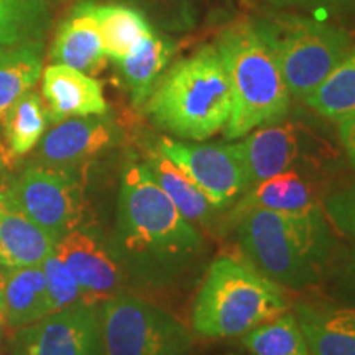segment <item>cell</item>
Here are the masks:
<instances>
[{
    "label": "cell",
    "instance_id": "e575fe53",
    "mask_svg": "<svg viewBox=\"0 0 355 355\" xmlns=\"http://www.w3.org/2000/svg\"><path fill=\"white\" fill-rule=\"evenodd\" d=\"M222 355H241V354H234V352H230V354H222Z\"/></svg>",
    "mask_w": 355,
    "mask_h": 355
},
{
    "label": "cell",
    "instance_id": "1f68e13d",
    "mask_svg": "<svg viewBox=\"0 0 355 355\" xmlns=\"http://www.w3.org/2000/svg\"><path fill=\"white\" fill-rule=\"evenodd\" d=\"M350 272H352L354 278H355V250H354V254H352V261H350Z\"/></svg>",
    "mask_w": 355,
    "mask_h": 355
},
{
    "label": "cell",
    "instance_id": "ffe728a7",
    "mask_svg": "<svg viewBox=\"0 0 355 355\" xmlns=\"http://www.w3.org/2000/svg\"><path fill=\"white\" fill-rule=\"evenodd\" d=\"M145 166L183 217L193 224L207 229L214 227L220 209H217L181 168L170 162L158 148L148 155Z\"/></svg>",
    "mask_w": 355,
    "mask_h": 355
},
{
    "label": "cell",
    "instance_id": "6da1fadb",
    "mask_svg": "<svg viewBox=\"0 0 355 355\" xmlns=\"http://www.w3.org/2000/svg\"><path fill=\"white\" fill-rule=\"evenodd\" d=\"M117 241L133 272L158 288L176 285L206 255L202 234L140 163H128L122 173Z\"/></svg>",
    "mask_w": 355,
    "mask_h": 355
},
{
    "label": "cell",
    "instance_id": "d590c367",
    "mask_svg": "<svg viewBox=\"0 0 355 355\" xmlns=\"http://www.w3.org/2000/svg\"><path fill=\"white\" fill-rule=\"evenodd\" d=\"M0 266H2V263H0Z\"/></svg>",
    "mask_w": 355,
    "mask_h": 355
},
{
    "label": "cell",
    "instance_id": "ba28073f",
    "mask_svg": "<svg viewBox=\"0 0 355 355\" xmlns=\"http://www.w3.org/2000/svg\"><path fill=\"white\" fill-rule=\"evenodd\" d=\"M15 207L48 230L58 242L78 229L84 216V191L76 175L46 166H30L3 191Z\"/></svg>",
    "mask_w": 355,
    "mask_h": 355
},
{
    "label": "cell",
    "instance_id": "9c48e42d",
    "mask_svg": "<svg viewBox=\"0 0 355 355\" xmlns=\"http://www.w3.org/2000/svg\"><path fill=\"white\" fill-rule=\"evenodd\" d=\"M158 150L181 168L217 209L237 202L250 188L239 144H186L162 139Z\"/></svg>",
    "mask_w": 355,
    "mask_h": 355
},
{
    "label": "cell",
    "instance_id": "8d00e7d4",
    "mask_svg": "<svg viewBox=\"0 0 355 355\" xmlns=\"http://www.w3.org/2000/svg\"><path fill=\"white\" fill-rule=\"evenodd\" d=\"M0 327H2V326H0Z\"/></svg>",
    "mask_w": 355,
    "mask_h": 355
},
{
    "label": "cell",
    "instance_id": "2e32d148",
    "mask_svg": "<svg viewBox=\"0 0 355 355\" xmlns=\"http://www.w3.org/2000/svg\"><path fill=\"white\" fill-rule=\"evenodd\" d=\"M266 209L288 216L322 214V202L298 170H290L250 186L235 204L232 214L245 209Z\"/></svg>",
    "mask_w": 355,
    "mask_h": 355
},
{
    "label": "cell",
    "instance_id": "44dd1931",
    "mask_svg": "<svg viewBox=\"0 0 355 355\" xmlns=\"http://www.w3.org/2000/svg\"><path fill=\"white\" fill-rule=\"evenodd\" d=\"M175 43L170 38L150 33L139 40L132 50L119 61L123 83L130 92L135 105H144L152 94L155 84L170 64Z\"/></svg>",
    "mask_w": 355,
    "mask_h": 355
},
{
    "label": "cell",
    "instance_id": "cb8c5ba5",
    "mask_svg": "<svg viewBox=\"0 0 355 355\" xmlns=\"http://www.w3.org/2000/svg\"><path fill=\"white\" fill-rule=\"evenodd\" d=\"M48 122L50 117L42 97L33 91L21 96L0 121L7 144V157L19 158L32 152L46 132Z\"/></svg>",
    "mask_w": 355,
    "mask_h": 355
},
{
    "label": "cell",
    "instance_id": "4dcf8cb0",
    "mask_svg": "<svg viewBox=\"0 0 355 355\" xmlns=\"http://www.w3.org/2000/svg\"><path fill=\"white\" fill-rule=\"evenodd\" d=\"M7 199H6V194H3V191H0V214H2L3 211L7 209Z\"/></svg>",
    "mask_w": 355,
    "mask_h": 355
},
{
    "label": "cell",
    "instance_id": "f546056e",
    "mask_svg": "<svg viewBox=\"0 0 355 355\" xmlns=\"http://www.w3.org/2000/svg\"><path fill=\"white\" fill-rule=\"evenodd\" d=\"M339 139L347 155L350 166L355 170V114L339 122Z\"/></svg>",
    "mask_w": 355,
    "mask_h": 355
},
{
    "label": "cell",
    "instance_id": "7a4b0ae2",
    "mask_svg": "<svg viewBox=\"0 0 355 355\" xmlns=\"http://www.w3.org/2000/svg\"><path fill=\"white\" fill-rule=\"evenodd\" d=\"M243 257L288 290H306L321 278L331 252L326 214L288 216L266 209L232 214Z\"/></svg>",
    "mask_w": 355,
    "mask_h": 355
},
{
    "label": "cell",
    "instance_id": "ac0fdd59",
    "mask_svg": "<svg viewBox=\"0 0 355 355\" xmlns=\"http://www.w3.org/2000/svg\"><path fill=\"white\" fill-rule=\"evenodd\" d=\"M295 316L311 355H355V309L298 303Z\"/></svg>",
    "mask_w": 355,
    "mask_h": 355
},
{
    "label": "cell",
    "instance_id": "30bf717a",
    "mask_svg": "<svg viewBox=\"0 0 355 355\" xmlns=\"http://www.w3.org/2000/svg\"><path fill=\"white\" fill-rule=\"evenodd\" d=\"M13 355H104L99 311L73 306L21 327Z\"/></svg>",
    "mask_w": 355,
    "mask_h": 355
},
{
    "label": "cell",
    "instance_id": "277c9868",
    "mask_svg": "<svg viewBox=\"0 0 355 355\" xmlns=\"http://www.w3.org/2000/svg\"><path fill=\"white\" fill-rule=\"evenodd\" d=\"M290 303L277 285L248 261L219 257L207 270L193 304V329L206 339L241 337L285 314Z\"/></svg>",
    "mask_w": 355,
    "mask_h": 355
},
{
    "label": "cell",
    "instance_id": "e0dca14e",
    "mask_svg": "<svg viewBox=\"0 0 355 355\" xmlns=\"http://www.w3.org/2000/svg\"><path fill=\"white\" fill-rule=\"evenodd\" d=\"M51 64H64L89 76L101 73L107 64L97 21L86 6H79L60 25L50 50Z\"/></svg>",
    "mask_w": 355,
    "mask_h": 355
},
{
    "label": "cell",
    "instance_id": "52a82bcc",
    "mask_svg": "<svg viewBox=\"0 0 355 355\" xmlns=\"http://www.w3.org/2000/svg\"><path fill=\"white\" fill-rule=\"evenodd\" d=\"M101 337L104 355H193L189 332L175 316L123 293L102 306Z\"/></svg>",
    "mask_w": 355,
    "mask_h": 355
},
{
    "label": "cell",
    "instance_id": "7c38bea8",
    "mask_svg": "<svg viewBox=\"0 0 355 355\" xmlns=\"http://www.w3.org/2000/svg\"><path fill=\"white\" fill-rule=\"evenodd\" d=\"M56 255L64 261L84 295V304H104L121 295L123 273L121 263L97 241L84 230H73L56 245Z\"/></svg>",
    "mask_w": 355,
    "mask_h": 355
},
{
    "label": "cell",
    "instance_id": "d6a6232c",
    "mask_svg": "<svg viewBox=\"0 0 355 355\" xmlns=\"http://www.w3.org/2000/svg\"><path fill=\"white\" fill-rule=\"evenodd\" d=\"M3 324H6V321H3V318H2V314H0V326H3Z\"/></svg>",
    "mask_w": 355,
    "mask_h": 355
},
{
    "label": "cell",
    "instance_id": "8992f818",
    "mask_svg": "<svg viewBox=\"0 0 355 355\" xmlns=\"http://www.w3.org/2000/svg\"><path fill=\"white\" fill-rule=\"evenodd\" d=\"M277 56L291 96L306 101L347 56V33L303 19L257 26Z\"/></svg>",
    "mask_w": 355,
    "mask_h": 355
},
{
    "label": "cell",
    "instance_id": "8fae6325",
    "mask_svg": "<svg viewBox=\"0 0 355 355\" xmlns=\"http://www.w3.org/2000/svg\"><path fill=\"white\" fill-rule=\"evenodd\" d=\"M114 140L115 128L104 115L66 119L42 137L37 162L40 166L74 175L105 152Z\"/></svg>",
    "mask_w": 355,
    "mask_h": 355
},
{
    "label": "cell",
    "instance_id": "603a6c76",
    "mask_svg": "<svg viewBox=\"0 0 355 355\" xmlns=\"http://www.w3.org/2000/svg\"><path fill=\"white\" fill-rule=\"evenodd\" d=\"M84 6L97 21L105 56L115 63H119L139 40L153 33V28L146 21L144 13L135 8L94 6V3H84Z\"/></svg>",
    "mask_w": 355,
    "mask_h": 355
},
{
    "label": "cell",
    "instance_id": "f1b7e54d",
    "mask_svg": "<svg viewBox=\"0 0 355 355\" xmlns=\"http://www.w3.org/2000/svg\"><path fill=\"white\" fill-rule=\"evenodd\" d=\"M322 209L339 232L355 239V180L327 194Z\"/></svg>",
    "mask_w": 355,
    "mask_h": 355
},
{
    "label": "cell",
    "instance_id": "9a60e30c",
    "mask_svg": "<svg viewBox=\"0 0 355 355\" xmlns=\"http://www.w3.org/2000/svg\"><path fill=\"white\" fill-rule=\"evenodd\" d=\"M0 314L15 331L51 314L42 266H0Z\"/></svg>",
    "mask_w": 355,
    "mask_h": 355
},
{
    "label": "cell",
    "instance_id": "836d02e7",
    "mask_svg": "<svg viewBox=\"0 0 355 355\" xmlns=\"http://www.w3.org/2000/svg\"><path fill=\"white\" fill-rule=\"evenodd\" d=\"M2 166H3V159L0 158V171H2Z\"/></svg>",
    "mask_w": 355,
    "mask_h": 355
},
{
    "label": "cell",
    "instance_id": "7402d4cb",
    "mask_svg": "<svg viewBox=\"0 0 355 355\" xmlns=\"http://www.w3.org/2000/svg\"><path fill=\"white\" fill-rule=\"evenodd\" d=\"M43 43L26 42L0 46V121L42 76Z\"/></svg>",
    "mask_w": 355,
    "mask_h": 355
},
{
    "label": "cell",
    "instance_id": "d4e9b609",
    "mask_svg": "<svg viewBox=\"0 0 355 355\" xmlns=\"http://www.w3.org/2000/svg\"><path fill=\"white\" fill-rule=\"evenodd\" d=\"M306 102L316 112L336 122L355 114V50L347 53Z\"/></svg>",
    "mask_w": 355,
    "mask_h": 355
},
{
    "label": "cell",
    "instance_id": "484cf974",
    "mask_svg": "<svg viewBox=\"0 0 355 355\" xmlns=\"http://www.w3.org/2000/svg\"><path fill=\"white\" fill-rule=\"evenodd\" d=\"M50 24L46 0H0V46L42 42Z\"/></svg>",
    "mask_w": 355,
    "mask_h": 355
},
{
    "label": "cell",
    "instance_id": "3957f363",
    "mask_svg": "<svg viewBox=\"0 0 355 355\" xmlns=\"http://www.w3.org/2000/svg\"><path fill=\"white\" fill-rule=\"evenodd\" d=\"M153 122L171 135L206 140L227 125L232 91L216 46H204L173 64L146 99Z\"/></svg>",
    "mask_w": 355,
    "mask_h": 355
},
{
    "label": "cell",
    "instance_id": "83f0119b",
    "mask_svg": "<svg viewBox=\"0 0 355 355\" xmlns=\"http://www.w3.org/2000/svg\"><path fill=\"white\" fill-rule=\"evenodd\" d=\"M42 270L44 283H46L51 314L73 308V306H86L81 286L78 285L64 261L56 255V252L43 261Z\"/></svg>",
    "mask_w": 355,
    "mask_h": 355
},
{
    "label": "cell",
    "instance_id": "d6986e66",
    "mask_svg": "<svg viewBox=\"0 0 355 355\" xmlns=\"http://www.w3.org/2000/svg\"><path fill=\"white\" fill-rule=\"evenodd\" d=\"M8 204V202H7ZM58 241L15 207L0 214V263L7 268L42 266L56 252Z\"/></svg>",
    "mask_w": 355,
    "mask_h": 355
},
{
    "label": "cell",
    "instance_id": "4fadbf2b",
    "mask_svg": "<svg viewBox=\"0 0 355 355\" xmlns=\"http://www.w3.org/2000/svg\"><path fill=\"white\" fill-rule=\"evenodd\" d=\"M239 145L250 186L285 171L296 170L303 158L301 130L293 122L277 121L260 125L259 130Z\"/></svg>",
    "mask_w": 355,
    "mask_h": 355
},
{
    "label": "cell",
    "instance_id": "5b68a950",
    "mask_svg": "<svg viewBox=\"0 0 355 355\" xmlns=\"http://www.w3.org/2000/svg\"><path fill=\"white\" fill-rule=\"evenodd\" d=\"M227 71L232 110L224 127L229 140L277 122L290 109V91L278 60L260 30L252 25L230 26L216 44Z\"/></svg>",
    "mask_w": 355,
    "mask_h": 355
},
{
    "label": "cell",
    "instance_id": "4316f807",
    "mask_svg": "<svg viewBox=\"0 0 355 355\" xmlns=\"http://www.w3.org/2000/svg\"><path fill=\"white\" fill-rule=\"evenodd\" d=\"M242 343L252 355H311L298 319L290 311L248 331Z\"/></svg>",
    "mask_w": 355,
    "mask_h": 355
},
{
    "label": "cell",
    "instance_id": "5bb4252c",
    "mask_svg": "<svg viewBox=\"0 0 355 355\" xmlns=\"http://www.w3.org/2000/svg\"><path fill=\"white\" fill-rule=\"evenodd\" d=\"M43 97L53 123L107 112L102 84L89 74L64 64H50L44 69Z\"/></svg>",
    "mask_w": 355,
    "mask_h": 355
}]
</instances>
